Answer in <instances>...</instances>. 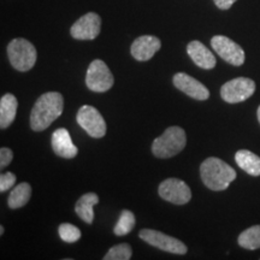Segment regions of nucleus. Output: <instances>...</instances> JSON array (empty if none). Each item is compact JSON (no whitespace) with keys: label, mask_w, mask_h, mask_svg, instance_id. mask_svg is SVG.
<instances>
[{"label":"nucleus","mask_w":260,"mask_h":260,"mask_svg":"<svg viewBox=\"0 0 260 260\" xmlns=\"http://www.w3.org/2000/svg\"><path fill=\"white\" fill-rule=\"evenodd\" d=\"M76 121L81 128L94 139H102L106 134V123L95 107L83 105L77 112Z\"/></svg>","instance_id":"6e6552de"},{"label":"nucleus","mask_w":260,"mask_h":260,"mask_svg":"<svg viewBox=\"0 0 260 260\" xmlns=\"http://www.w3.org/2000/svg\"><path fill=\"white\" fill-rule=\"evenodd\" d=\"M256 115H258V121L260 123V106L258 107V112H256Z\"/></svg>","instance_id":"bb28decb"},{"label":"nucleus","mask_w":260,"mask_h":260,"mask_svg":"<svg viewBox=\"0 0 260 260\" xmlns=\"http://www.w3.org/2000/svg\"><path fill=\"white\" fill-rule=\"evenodd\" d=\"M200 176L204 184L214 191L225 190L236 178V171L222 159L211 157L200 165Z\"/></svg>","instance_id":"f03ea898"},{"label":"nucleus","mask_w":260,"mask_h":260,"mask_svg":"<svg viewBox=\"0 0 260 260\" xmlns=\"http://www.w3.org/2000/svg\"><path fill=\"white\" fill-rule=\"evenodd\" d=\"M58 232H59L60 239L67 243H74L79 241L81 237V232L79 228L69 223L60 224Z\"/></svg>","instance_id":"5701e85b"},{"label":"nucleus","mask_w":260,"mask_h":260,"mask_svg":"<svg viewBox=\"0 0 260 260\" xmlns=\"http://www.w3.org/2000/svg\"><path fill=\"white\" fill-rule=\"evenodd\" d=\"M135 216L132 211L123 210L119 219L113 228V234L117 236H125L134 229L135 226Z\"/></svg>","instance_id":"412c9836"},{"label":"nucleus","mask_w":260,"mask_h":260,"mask_svg":"<svg viewBox=\"0 0 260 260\" xmlns=\"http://www.w3.org/2000/svg\"><path fill=\"white\" fill-rule=\"evenodd\" d=\"M214 4L220 10H229L237 0H213Z\"/></svg>","instance_id":"a878e982"},{"label":"nucleus","mask_w":260,"mask_h":260,"mask_svg":"<svg viewBox=\"0 0 260 260\" xmlns=\"http://www.w3.org/2000/svg\"><path fill=\"white\" fill-rule=\"evenodd\" d=\"M30 197H31L30 184L27 183V182L19 183L11 190V193L9 195V199H8L9 207L12 210L21 209V207H23L24 205L28 203L29 199H30Z\"/></svg>","instance_id":"6ab92c4d"},{"label":"nucleus","mask_w":260,"mask_h":260,"mask_svg":"<svg viewBox=\"0 0 260 260\" xmlns=\"http://www.w3.org/2000/svg\"><path fill=\"white\" fill-rule=\"evenodd\" d=\"M161 42L153 35H142L133 42L132 56L139 61H147L160 50Z\"/></svg>","instance_id":"ddd939ff"},{"label":"nucleus","mask_w":260,"mask_h":260,"mask_svg":"<svg viewBox=\"0 0 260 260\" xmlns=\"http://www.w3.org/2000/svg\"><path fill=\"white\" fill-rule=\"evenodd\" d=\"M3 234H4V226H0V235H3Z\"/></svg>","instance_id":"cd10ccee"},{"label":"nucleus","mask_w":260,"mask_h":260,"mask_svg":"<svg viewBox=\"0 0 260 260\" xmlns=\"http://www.w3.org/2000/svg\"><path fill=\"white\" fill-rule=\"evenodd\" d=\"M99 203V197L95 193H87L82 195L76 205H75V212L83 220L84 223L92 224L94 220V206Z\"/></svg>","instance_id":"dca6fc26"},{"label":"nucleus","mask_w":260,"mask_h":260,"mask_svg":"<svg viewBox=\"0 0 260 260\" xmlns=\"http://www.w3.org/2000/svg\"><path fill=\"white\" fill-rule=\"evenodd\" d=\"M63 95L58 92L42 94L35 103L30 113V126L34 132H42L63 113Z\"/></svg>","instance_id":"f257e3e1"},{"label":"nucleus","mask_w":260,"mask_h":260,"mask_svg":"<svg viewBox=\"0 0 260 260\" xmlns=\"http://www.w3.org/2000/svg\"><path fill=\"white\" fill-rule=\"evenodd\" d=\"M8 57L16 70L25 73L37 63V48L25 39H14L8 46Z\"/></svg>","instance_id":"20e7f679"},{"label":"nucleus","mask_w":260,"mask_h":260,"mask_svg":"<svg viewBox=\"0 0 260 260\" xmlns=\"http://www.w3.org/2000/svg\"><path fill=\"white\" fill-rule=\"evenodd\" d=\"M188 56L191 58L198 67L205 70H211L216 67V57L203 42L194 40L187 46Z\"/></svg>","instance_id":"2eb2a0df"},{"label":"nucleus","mask_w":260,"mask_h":260,"mask_svg":"<svg viewBox=\"0 0 260 260\" xmlns=\"http://www.w3.org/2000/svg\"><path fill=\"white\" fill-rule=\"evenodd\" d=\"M174 84L177 89L187 94L188 96L193 98L195 100H206L210 98V90L204 86L203 83L195 80L194 77L188 74L177 73L174 76Z\"/></svg>","instance_id":"f8f14e48"},{"label":"nucleus","mask_w":260,"mask_h":260,"mask_svg":"<svg viewBox=\"0 0 260 260\" xmlns=\"http://www.w3.org/2000/svg\"><path fill=\"white\" fill-rule=\"evenodd\" d=\"M255 92V82L247 77L228 81L220 88V96L224 102L229 104H237L246 102Z\"/></svg>","instance_id":"423d86ee"},{"label":"nucleus","mask_w":260,"mask_h":260,"mask_svg":"<svg viewBox=\"0 0 260 260\" xmlns=\"http://www.w3.org/2000/svg\"><path fill=\"white\" fill-rule=\"evenodd\" d=\"M159 197L175 205H186L191 199L190 188L178 178H168L159 184Z\"/></svg>","instance_id":"9d476101"},{"label":"nucleus","mask_w":260,"mask_h":260,"mask_svg":"<svg viewBox=\"0 0 260 260\" xmlns=\"http://www.w3.org/2000/svg\"><path fill=\"white\" fill-rule=\"evenodd\" d=\"M187 145L186 132L180 126H170L152 144V153L157 158L167 159L181 153Z\"/></svg>","instance_id":"7ed1b4c3"},{"label":"nucleus","mask_w":260,"mask_h":260,"mask_svg":"<svg viewBox=\"0 0 260 260\" xmlns=\"http://www.w3.org/2000/svg\"><path fill=\"white\" fill-rule=\"evenodd\" d=\"M115 82L109 67L102 59H95L89 64L86 74V84L88 89L96 93H105L111 89Z\"/></svg>","instance_id":"39448f33"},{"label":"nucleus","mask_w":260,"mask_h":260,"mask_svg":"<svg viewBox=\"0 0 260 260\" xmlns=\"http://www.w3.org/2000/svg\"><path fill=\"white\" fill-rule=\"evenodd\" d=\"M211 46L226 63L235 65V67H240L245 63V51L232 39L223 37V35H216L211 39Z\"/></svg>","instance_id":"1a4fd4ad"},{"label":"nucleus","mask_w":260,"mask_h":260,"mask_svg":"<svg viewBox=\"0 0 260 260\" xmlns=\"http://www.w3.org/2000/svg\"><path fill=\"white\" fill-rule=\"evenodd\" d=\"M52 148L58 157L65 159H73L79 153V149L74 145L71 136L65 128H59L54 130L52 134Z\"/></svg>","instance_id":"4468645a"},{"label":"nucleus","mask_w":260,"mask_h":260,"mask_svg":"<svg viewBox=\"0 0 260 260\" xmlns=\"http://www.w3.org/2000/svg\"><path fill=\"white\" fill-rule=\"evenodd\" d=\"M236 164L251 176H260V157L248 151L240 149L235 154Z\"/></svg>","instance_id":"a211bd4d"},{"label":"nucleus","mask_w":260,"mask_h":260,"mask_svg":"<svg viewBox=\"0 0 260 260\" xmlns=\"http://www.w3.org/2000/svg\"><path fill=\"white\" fill-rule=\"evenodd\" d=\"M140 239L144 240L148 245L155 247V248L161 249V251L172 253V254H186L187 253V246L183 242L180 241L178 239L175 237L165 235L160 232L152 229H142L139 233Z\"/></svg>","instance_id":"0eeeda50"},{"label":"nucleus","mask_w":260,"mask_h":260,"mask_svg":"<svg viewBox=\"0 0 260 260\" xmlns=\"http://www.w3.org/2000/svg\"><path fill=\"white\" fill-rule=\"evenodd\" d=\"M237 242L242 248L251 251L260 248V225H253L242 232L237 239Z\"/></svg>","instance_id":"aec40b11"},{"label":"nucleus","mask_w":260,"mask_h":260,"mask_svg":"<svg viewBox=\"0 0 260 260\" xmlns=\"http://www.w3.org/2000/svg\"><path fill=\"white\" fill-rule=\"evenodd\" d=\"M18 102L14 94H5L0 99V128L6 129L15 121Z\"/></svg>","instance_id":"f3484780"},{"label":"nucleus","mask_w":260,"mask_h":260,"mask_svg":"<svg viewBox=\"0 0 260 260\" xmlns=\"http://www.w3.org/2000/svg\"><path fill=\"white\" fill-rule=\"evenodd\" d=\"M16 178L15 174H12V172H5V174H2V176H0V191L2 193H5V191H8L10 188H12L15 186L16 183Z\"/></svg>","instance_id":"b1692460"},{"label":"nucleus","mask_w":260,"mask_h":260,"mask_svg":"<svg viewBox=\"0 0 260 260\" xmlns=\"http://www.w3.org/2000/svg\"><path fill=\"white\" fill-rule=\"evenodd\" d=\"M132 247L128 243H121V245L113 246L104 256V260H129L132 258Z\"/></svg>","instance_id":"4be33fe9"},{"label":"nucleus","mask_w":260,"mask_h":260,"mask_svg":"<svg viewBox=\"0 0 260 260\" xmlns=\"http://www.w3.org/2000/svg\"><path fill=\"white\" fill-rule=\"evenodd\" d=\"M102 30V18L95 12H88L77 19L70 29L71 37L76 40H94Z\"/></svg>","instance_id":"9b49d317"},{"label":"nucleus","mask_w":260,"mask_h":260,"mask_svg":"<svg viewBox=\"0 0 260 260\" xmlns=\"http://www.w3.org/2000/svg\"><path fill=\"white\" fill-rule=\"evenodd\" d=\"M12 158H14V153L8 147H3L0 149V167L4 169L8 167L10 162L12 161Z\"/></svg>","instance_id":"393cba45"}]
</instances>
